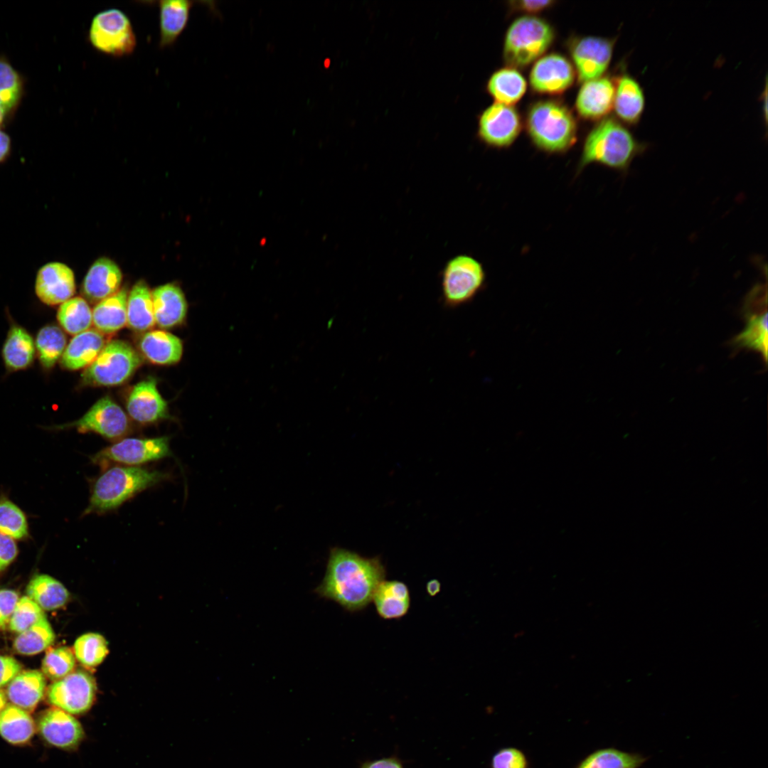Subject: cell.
<instances>
[{
    "label": "cell",
    "mask_w": 768,
    "mask_h": 768,
    "mask_svg": "<svg viewBox=\"0 0 768 768\" xmlns=\"http://www.w3.org/2000/svg\"><path fill=\"white\" fill-rule=\"evenodd\" d=\"M385 569L379 558H368L339 548L329 553L326 570L314 592L319 597L355 612L372 602L378 586L385 580Z\"/></svg>",
    "instance_id": "obj_1"
},
{
    "label": "cell",
    "mask_w": 768,
    "mask_h": 768,
    "mask_svg": "<svg viewBox=\"0 0 768 768\" xmlns=\"http://www.w3.org/2000/svg\"><path fill=\"white\" fill-rule=\"evenodd\" d=\"M647 148L648 144L639 141L625 124L607 116L586 136L575 176L591 164L626 174L634 159Z\"/></svg>",
    "instance_id": "obj_2"
},
{
    "label": "cell",
    "mask_w": 768,
    "mask_h": 768,
    "mask_svg": "<svg viewBox=\"0 0 768 768\" xmlns=\"http://www.w3.org/2000/svg\"><path fill=\"white\" fill-rule=\"evenodd\" d=\"M525 124L534 146L548 154L565 153L577 141V121L571 110L558 100L533 103Z\"/></svg>",
    "instance_id": "obj_3"
},
{
    "label": "cell",
    "mask_w": 768,
    "mask_h": 768,
    "mask_svg": "<svg viewBox=\"0 0 768 768\" xmlns=\"http://www.w3.org/2000/svg\"><path fill=\"white\" fill-rule=\"evenodd\" d=\"M169 477L166 473L138 466L111 467L93 484L83 515L102 514L114 510L137 494Z\"/></svg>",
    "instance_id": "obj_4"
},
{
    "label": "cell",
    "mask_w": 768,
    "mask_h": 768,
    "mask_svg": "<svg viewBox=\"0 0 768 768\" xmlns=\"http://www.w3.org/2000/svg\"><path fill=\"white\" fill-rule=\"evenodd\" d=\"M554 39V28L545 19L530 15L517 18L505 35L504 60L514 68L526 67L542 57Z\"/></svg>",
    "instance_id": "obj_5"
},
{
    "label": "cell",
    "mask_w": 768,
    "mask_h": 768,
    "mask_svg": "<svg viewBox=\"0 0 768 768\" xmlns=\"http://www.w3.org/2000/svg\"><path fill=\"white\" fill-rule=\"evenodd\" d=\"M486 274L483 265L467 254L451 257L440 272L442 299L447 308L471 302L484 289Z\"/></svg>",
    "instance_id": "obj_6"
},
{
    "label": "cell",
    "mask_w": 768,
    "mask_h": 768,
    "mask_svg": "<svg viewBox=\"0 0 768 768\" xmlns=\"http://www.w3.org/2000/svg\"><path fill=\"white\" fill-rule=\"evenodd\" d=\"M141 363V357L128 343L114 340L105 344L82 378L87 384L117 385L126 381Z\"/></svg>",
    "instance_id": "obj_7"
},
{
    "label": "cell",
    "mask_w": 768,
    "mask_h": 768,
    "mask_svg": "<svg viewBox=\"0 0 768 768\" xmlns=\"http://www.w3.org/2000/svg\"><path fill=\"white\" fill-rule=\"evenodd\" d=\"M88 40L97 50L114 57L129 55L137 46L129 18L117 9L102 11L93 17Z\"/></svg>",
    "instance_id": "obj_8"
},
{
    "label": "cell",
    "mask_w": 768,
    "mask_h": 768,
    "mask_svg": "<svg viewBox=\"0 0 768 768\" xmlns=\"http://www.w3.org/2000/svg\"><path fill=\"white\" fill-rule=\"evenodd\" d=\"M96 691L94 677L87 671L78 669L50 684L46 695L53 707L71 715H81L92 706Z\"/></svg>",
    "instance_id": "obj_9"
},
{
    "label": "cell",
    "mask_w": 768,
    "mask_h": 768,
    "mask_svg": "<svg viewBox=\"0 0 768 768\" xmlns=\"http://www.w3.org/2000/svg\"><path fill=\"white\" fill-rule=\"evenodd\" d=\"M616 38L594 36L574 37L568 50L579 83L599 78L607 71Z\"/></svg>",
    "instance_id": "obj_10"
},
{
    "label": "cell",
    "mask_w": 768,
    "mask_h": 768,
    "mask_svg": "<svg viewBox=\"0 0 768 768\" xmlns=\"http://www.w3.org/2000/svg\"><path fill=\"white\" fill-rule=\"evenodd\" d=\"M171 452L167 437L155 438H124L91 457L95 464L113 462L127 465H139L158 460Z\"/></svg>",
    "instance_id": "obj_11"
},
{
    "label": "cell",
    "mask_w": 768,
    "mask_h": 768,
    "mask_svg": "<svg viewBox=\"0 0 768 768\" xmlns=\"http://www.w3.org/2000/svg\"><path fill=\"white\" fill-rule=\"evenodd\" d=\"M130 427L129 420L122 407L110 398L105 397L80 419L56 428L73 427L80 432H92L107 439H117L127 435Z\"/></svg>",
    "instance_id": "obj_12"
},
{
    "label": "cell",
    "mask_w": 768,
    "mask_h": 768,
    "mask_svg": "<svg viewBox=\"0 0 768 768\" xmlns=\"http://www.w3.org/2000/svg\"><path fill=\"white\" fill-rule=\"evenodd\" d=\"M521 128V116L513 105L495 102L481 114L478 135L487 146L504 149L516 141Z\"/></svg>",
    "instance_id": "obj_13"
},
{
    "label": "cell",
    "mask_w": 768,
    "mask_h": 768,
    "mask_svg": "<svg viewBox=\"0 0 768 768\" xmlns=\"http://www.w3.org/2000/svg\"><path fill=\"white\" fill-rule=\"evenodd\" d=\"M746 326L732 343L760 353L767 361V310L766 286L758 284L747 295L744 306Z\"/></svg>",
    "instance_id": "obj_14"
},
{
    "label": "cell",
    "mask_w": 768,
    "mask_h": 768,
    "mask_svg": "<svg viewBox=\"0 0 768 768\" xmlns=\"http://www.w3.org/2000/svg\"><path fill=\"white\" fill-rule=\"evenodd\" d=\"M575 75L572 64L565 56L552 53L535 61L530 72L529 81L535 92L558 95L573 84Z\"/></svg>",
    "instance_id": "obj_15"
},
{
    "label": "cell",
    "mask_w": 768,
    "mask_h": 768,
    "mask_svg": "<svg viewBox=\"0 0 768 768\" xmlns=\"http://www.w3.org/2000/svg\"><path fill=\"white\" fill-rule=\"evenodd\" d=\"M34 288L37 297L43 304H63L75 292L74 272L63 262H47L38 270Z\"/></svg>",
    "instance_id": "obj_16"
},
{
    "label": "cell",
    "mask_w": 768,
    "mask_h": 768,
    "mask_svg": "<svg viewBox=\"0 0 768 768\" xmlns=\"http://www.w3.org/2000/svg\"><path fill=\"white\" fill-rule=\"evenodd\" d=\"M37 728L48 744L63 750L78 747L85 734L81 724L73 715L55 707L41 715Z\"/></svg>",
    "instance_id": "obj_17"
},
{
    "label": "cell",
    "mask_w": 768,
    "mask_h": 768,
    "mask_svg": "<svg viewBox=\"0 0 768 768\" xmlns=\"http://www.w3.org/2000/svg\"><path fill=\"white\" fill-rule=\"evenodd\" d=\"M615 92L614 80L609 76L582 83L576 100L578 114L587 120H601L613 110Z\"/></svg>",
    "instance_id": "obj_18"
},
{
    "label": "cell",
    "mask_w": 768,
    "mask_h": 768,
    "mask_svg": "<svg viewBox=\"0 0 768 768\" xmlns=\"http://www.w3.org/2000/svg\"><path fill=\"white\" fill-rule=\"evenodd\" d=\"M127 410L134 420L143 424L169 417L167 403L154 379L141 381L132 388L127 400Z\"/></svg>",
    "instance_id": "obj_19"
},
{
    "label": "cell",
    "mask_w": 768,
    "mask_h": 768,
    "mask_svg": "<svg viewBox=\"0 0 768 768\" xmlns=\"http://www.w3.org/2000/svg\"><path fill=\"white\" fill-rule=\"evenodd\" d=\"M614 80L615 92L613 109L619 120L634 126L640 122L646 106L644 91L639 82L627 73Z\"/></svg>",
    "instance_id": "obj_20"
},
{
    "label": "cell",
    "mask_w": 768,
    "mask_h": 768,
    "mask_svg": "<svg viewBox=\"0 0 768 768\" xmlns=\"http://www.w3.org/2000/svg\"><path fill=\"white\" fill-rule=\"evenodd\" d=\"M122 274L119 267L111 260L101 257L88 270L83 283V294L93 302L100 301L119 291Z\"/></svg>",
    "instance_id": "obj_21"
},
{
    "label": "cell",
    "mask_w": 768,
    "mask_h": 768,
    "mask_svg": "<svg viewBox=\"0 0 768 768\" xmlns=\"http://www.w3.org/2000/svg\"><path fill=\"white\" fill-rule=\"evenodd\" d=\"M155 323L167 329L180 324L187 314V302L177 285L166 284L151 292Z\"/></svg>",
    "instance_id": "obj_22"
},
{
    "label": "cell",
    "mask_w": 768,
    "mask_h": 768,
    "mask_svg": "<svg viewBox=\"0 0 768 768\" xmlns=\"http://www.w3.org/2000/svg\"><path fill=\"white\" fill-rule=\"evenodd\" d=\"M103 334L95 329H88L75 335L65 347L60 358L61 366L75 370L87 368L97 358L104 346Z\"/></svg>",
    "instance_id": "obj_23"
},
{
    "label": "cell",
    "mask_w": 768,
    "mask_h": 768,
    "mask_svg": "<svg viewBox=\"0 0 768 768\" xmlns=\"http://www.w3.org/2000/svg\"><path fill=\"white\" fill-rule=\"evenodd\" d=\"M46 688V681L42 672L26 670L21 671L8 684L6 694L13 705L31 712L43 699Z\"/></svg>",
    "instance_id": "obj_24"
},
{
    "label": "cell",
    "mask_w": 768,
    "mask_h": 768,
    "mask_svg": "<svg viewBox=\"0 0 768 768\" xmlns=\"http://www.w3.org/2000/svg\"><path fill=\"white\" fill-rule=\"evenodd\" d=\"M139 348L145 358L158 365L176 363L183 354L181 339L161 330L146 332L140 340Z\"/></svg>",
    "instance_id": "obj_25"
},
{
    "label": "cell",
    "mask_w": 768,
    "mask_h": 768,
    "mask_svg": "<svg viewBox=\"0 0 768 768\" xmlns=\"http://www.w3.org/2000/svg\"><path fill=\"white\" fill-rule=\"evenodd\" d=\"M159 8V47L172 46L185 29L193 2L166 0L158 2Z\"/></svg>",
    "instance_id": "obj_26"
},
{
    "label": "cell",
    "mask_w": 768,
    "mask_h": 768,
    "mask_svg": "<svg viewBox=\"0 0 768 768\" xmlns=\"http://www.w3.org/2000/svg\"><path fill=\"white\" fill-rule=\"evenodd\" d=\"M372 601L377 613L383 619H400L410 609V591L402 582L383 580L375 590Z\"/></svg>",
    "instance_id": "obj_27"
},
{
    "label": "cell",
    "mask_w": 768,
    "mask_h": 768,
    "mask_svg": "<svg viewBox=\"0 0 768 768\" xmlns=\"http://www.w3.org/2000/svg\"><path fill=\"white\" fill-rule=\"evenodd\" d=\"M35 352L31 335L24 328L13 325L2 348V358L6 368L10 370L27 368L33 363Z\"/></svg>",
    "instance_id": "obj_28"
},
{
    "label": "cell",
    "mask_w": 768,
    "mask_h": 768,
    "mask_svg": "<svg viewBox=\"0 0 768 768\" xmlns=\"http://www.w3.org/2000/svg\"><path fill=\"white\" fill-rule=\"evenodd\" d=\"M127 291L125 288L100 301L94 307L92 324L102 334H112L127 324Z\"/></svg>",
    "instance_id": "obj_29"
},
{
    "label": "cell",
    "mask_w": 768,
    "mask_h": 768,
    "mask_svg": "<svg viewBox=\"0 0 768 768\" xmlns=\"http://www.w3.org/2000/svg\"><path fill=\"white\" fill-rule=\"evenodd\" d=\"M486 87L496 102L513 105L525 94L527 82L516 68L505 67L496 70L491 75Z\"/></svg>",
    "instance_id": "obj_30"
},
{
    "label": "cell",
    "mask_w": 768,
    "mask_h": 768,
    "mask_svg": "<svg viewBox=\"0 0 768 768\" xmlns=\"http://www.w3.org/2000/svg\"><path fill=\"white\" fill-rule=\"evenodd\" d=\"M155 324L151 292L144 281H139L127 297V324L133 330L144 331Z\"/></svg>",
    "instance_id": "obj_31"
},
{
    "label": "cell",
    "mask_w": 768,
    "mask_h": 768,
    "mask_svg": "<svg viewBox=\"0 0 768 768\" xmlns=\"http://www.w3.org/2000/svg\"><path fill=\"white\" fill-rule=\"evenodd\" d=\"M36 727L29 713L16 705L8 704L0 713V735L10 744H26L33 737Z\"/></svg>",
    "instance_id": "obj_32"
},
{
    "label": "cell",
    "mask_w": 768,
    "mask_h": 768,
    "mask_svg": "<svg viewBox=\"0 0 768 768\" xmlns=\"http://www.w3.org/2000/svg\"><path fill=\"white\" fill-rule=\"evenodd\" d=\"M27 596L41 609L53 611L63 607L69 599V592L58 580L45 575H36L28 582Z\"/></svg>",
    "instance_id": "obj_33"
},
{
    "label": "cell",
    "mask_w": 768,
    "mask_h": 768,
    "mask_svg": "<svg viewBox=\"0 0 768 768\" xmlns=\"http://www.w3.org/2000/svg\"><path fill=\"white\" fill-rule=\"evenodd\" d=\"M57 319L67 333L75 336L90 329L92 324V311L83 298L72 297L60 304Z\"/></svg>",
    "instance_id": "obj_34"
},
{
    "label": "cell",
    "mask_w": 768,
    "mask_h": 768,
    "mask_svg": "<svg viewBox=\"0 0 768 768\" xmlns=\"http://www.w3.org/2000/svg\"><path fill=\"white\" fill-rule=\"evenodd\" d=\"M55 639L54 631L45 617L19 633L13 646L17 653L31 656L48 649Z\"/></svg>",
    "instance_id": "obj_35"
},
{
    "label": "cell",
    "mask_w": 768,
    "mask_h": 768,
    "mask_svg": "<svg viewBox=\"0 0 768 768\" xmlns=\"http://www.w3.org/2000/svg\"><path fill=\"white\" fill-rule=\"evenodd\" d=\"M66 337L58 326L46 325L37 333L35 346L38 358L45 369L51 368L58 361L65 348Z\"/></svg>",
    "instance_id": "obj_36"
},
{
    "label": "cell",
    "mask_w": 768,
    "mask_h": 768,
    "mask_svg": "<svg viewBox=\"0 0 768 768\" xmlns=\"http://www.w3.org/2000/svg\"><path fill=\"white\" fill-rule=\"evenodd\" d=\"M644 761L640 755L606 748L591 753L577 768H638Z\"/></svg>",
    "instance_id": "obj_37"
},
{
    "label": "cell",
    "mask_w": 768,
    "mask_h": 768,
    "mask_svg": "<svg viewBox=\"0 0 768 768\" xmlns=\"http://www.w3.org/2000/svg\"><path fill=\"white\" fill-rule=\"evenodd\" d=\"M73 651L75 658L82 666L93 668L100 665L107 656L108 643L102 635L89 632L75 641Z\"/></svg>",
    "instance_id": "obj_38"
},
{
    "label": "cell",
    "mask_w": 768,
    "mask_h": 768,
    "mask_svg": "<svg viewBox=\"0 0 768 768\" xmlns=\"http://www.w3.org/2000/svg\"><path fill=\"white\" fill-rule=\"evenodd\" d=\"M76 658L73 651L67 646L48 648L42 661L41 670L51 681H58L74 671Z\"/></svg>",
    "instance_id": "obj_39"
},
{
    "label": "cell",
    "mask_w": 768,
    "mask_h": 768,
    "mask_svg": "<svg viewBox=\"0 0 768 768\" xmlns=\"http://www.w3.org/2000/svg\"><path fill=\"white\" fill-rule=\"evenodd\" d=\"M22 92V82L16 70L6 61L0 59V106L7 112L18 102Z\"/></svg>",
    "instance_id": "obj_40"
},
{
    "label": "cell",
    "mask_w": 768,
    "mask_h": 768,
    "mask_svg": "<svg viewBox=\"0 0 768 768\" xmlns=\"http://www.w3.org/2000/svg\"><path fill=\"white\" fill-rule=\"evenodd\" d=\"M0 533L14 539H21L28 535L24 513L5 498L0 499Z\"/></svg>",
    "instance_id": "obj_41"
},
{
    "label": "cell",
    "mask_w": 768,
    "mask_h": 768,
    "mask_svg": "<svg viewBox=\"0 0 768 768\" xmlns=\"http://www.w3.org/2000/svg\"><path fill=\"white\" fill-rule=\"evenodd\" d=\"M45 617L43 609L28 596H23L16 605L9 627L19 634Z\"/></svg>",
    "instance_id": "obj_42"
},
{
    "label": "cell",
    "mask_w": 768,
    "mask_h": 768,
    "mask_svg": "<svg viewBox=\"0 0 768 768\" xmlns=\"http://www.w3.org/2000/svg\"><path fill=\"white\" fill-rule=\"evenodd\" d=\"M491 768H528V762L525 754L518 749L506 747L494 755Z\"/></svg>",
    "instance_id": "obj_43"
},
{
    "label": "cell",
    "mask_w": 768,
    "mask_h": 768,
    "mask_svg": "<svg viewBox=\"0 0 768 768\" xmlns=\"http://www.w3.org/2000/svg\"><path fill=\"white\" fill-rule=\"evenodd\" d=\"M18 599V594L15 591L0 590V629H4L9 626Z\"/></svg>",
    "instance_id": "obj_44"
},
{
    "label": "cell",
    "mask_w": 768,
    "mask_h": 768,
    "mask_svg": "<svg viewBox=\"0 0 768 768\" xmlns=\"http://www.w3.org/2000/svg\"><path fill=\"white\" fill-rule=\"evenodd\" d=\"M21 664L14 658L0 655V688L8 685L21 671Z\"/></svg>",
    "instance_id": "obj_45"
},
{
    "label": "cell",
    "mask_w": 768,
    "mask_h": 768,
    "mask_svg": "<svg viewBox=\"0 0 768 768\" xmlns=\"http://www.w3.org/2000/svg\"><path fill=\"white\" fill-rule=\"evenodd\" d=\"M18 548L14 538L0 533V572L16 558Z\"/></svg>",
    "instance_id": "obj_46"
},
{
    "label": "cell",
    "mask_w": 768,
    "mask_h": 768,
    "mask_svg": "<svg viewBox=\"0 0 768 768\" xmlns=\"http://www.w3.org/2000/svg\"><path fill=\"white\" fill-rule=\"evenodd\" d=\"M555 1L540 0H521L509 1V6L512 11H522L528 14H535L552 6Z\"/></svg>",
    "instance_id": "obj_47"
},
{
    "label": "cell",
    "mask_w": 768,
    "mask_h": 768,
    "mask_svg": "<svg viewBox=\"0 0 768 768\" xmlns=\"http://www.w3.org/2000/svg\"><path fill=\"white\" fill-rule=\"evenodd\" d=\"M11 139L9 136L0 129V164L6 161L11 152Z\"/></svg>",
    "instance_id": "obj_48"
},
{
    "label": "cell",
    "mask_w": 768,
    "mask_h": 768,
    "mask_svg": "<svg viewBox=\"0 0 768 768\" xmlns=\"http://www.w3.org/2000/svg\"><path fill=\"white\" fill-rule=\"evenodd\" d=\"M363 768H402L399 762L393 759H383L366 764Z\"/></svg>",
    "instance_id": "obj_49"
},
{
    "label": "cell",
    "mask_w": 768,
    "mask_h": 768,
    "mask_svg": "<svg viewBox=\"0 0 768 768\" xmlns=\"http://www.w3.org/2000/svg\"><path fill=\"white\" fill-rule=\"evenodd\" d=\"M426 588H427V593L430 596L433 597V596L436 595L439 592V590L441 589V585H440L439 581H437L436 580H433L430 581L427 584Z\"/></svg>",
    "instance_id": "obj_50"
},
{
    "label": "cell",
    "mask_w": 768,
    "mask_h": 768,
    "mask_svg": "<svg viewBox=\"0 0 768 768\" xmlns=\"http://www.w3.org/2000/svg\"><path fill=\"white\" fill-rule=\"evenodd\" d=\"M7 705V697L6 693L0 688V713Z\"/></svg>",
    "instance_id": "obj_51"
},
{
    "label": "cell",
    "mask_w": 768,
    "mask_h": 768,
    "mask_svg": "<svg viewBox=\"0 0 768 768\" xmlns=\"http://www.w3.org/2000/svg\"><path fill=\"white\" fill-rule=\"evenodd\" d=\"M6 112L0 106V124L2 123Z\"/></svg>",
    "instance_id": "obj_52"
}]
</instances>
